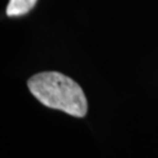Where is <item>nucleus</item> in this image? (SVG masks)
<instances>
[{
	"label": "nucleus",
	"mask_w": 158,
	"mask_h": 158,
	"mask_svg": "<svg viewBox=\"0 0 158 158\" xmlns=\"http://www.w3.org/2000/svg\"><path fill=\"white\" fill-rule=\"evenodd\" d=\"M38 0H10L6 14L8 17H20L27 14L31 10H33Z\"/></svg>",
	"instance_id": "f03ea898"
},
{
	"label": "nucleus",
	"mask_w": 158,
	"mask_h": 158,
	"mask_svg": "<svg viewBox=\"0 0 158 158\" xmlns=\"http://www.w3.org/2000/svg\"><path fill=\"white\" fill-rule=\"evenodd\" d=\"M31 94L47 108L82 118L88 113V101L77 82L59 72H42L27 81Z\"/></svg>",
	"instance_id": "f257e3e1"
}]
</instances>
